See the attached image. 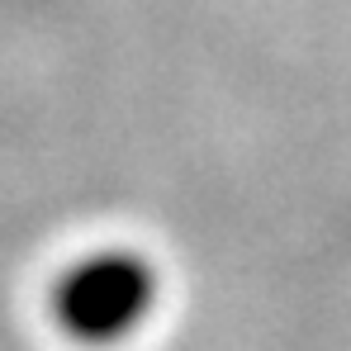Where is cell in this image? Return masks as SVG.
<instances>
[{"mask_svg": "<svg viewBox=\"0 0 351 351\" xmlns=\"http://www.w3.org/2000/svg\"><path fill=\"white\" fill-rule=\"evenodd\" d=\"M162 299L157 266L133 247H100L76 256L48 290V313L66 342L105 351L143 332Z\"/></svg>", "mask_w": 351, "mask_h": 351, "instance_id": "obj_1", "label": "cell"}]
</instances>
